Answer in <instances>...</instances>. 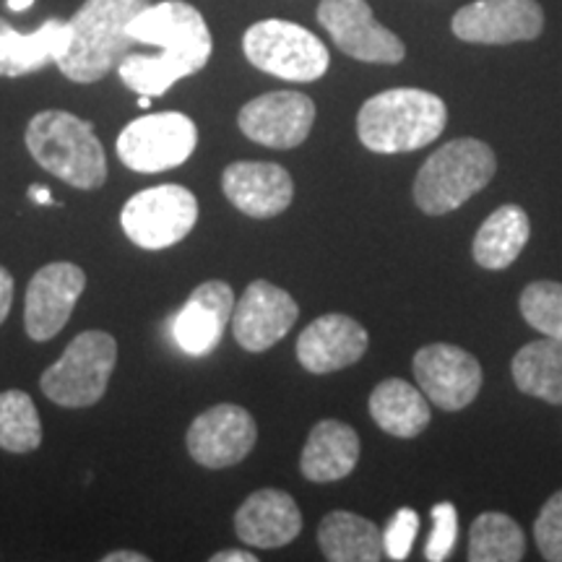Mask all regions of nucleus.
<instances>
[{
  "label": "nucleus",
  "mask_w": 562,
  "mask_h": 562,
  "mask_svg": "<svg viewBox=\"0 0 562 562\" xmlns=\"http://www.w3.org/2000/svg\"><path fill=\"white\" fill-rule=\"evenodd\" d=\"M222 191L250 220H271L290 209L292 175L273 161H232L222 175Z\"/></svg>",
  "instance_id": "nucleus-18"
},
{
  "label": "nucleus",
  "mask_w": 562,
  "mask_h": 562,
  "mask_svg": "<svg viewBox=\"0 0 562 562\" xmlns=\"http://www.w3.org/2000/svg\"><path fill=\"white\" fill-rule=\"evenodd\" d=\"M451 30L472 45H513L542 34L544 11L537 0H476L456 11Z\"/></svg>",
  "instance_id": "nucleus-14"
},
{
  "label": "nucleus",
  "mask_w": 562,
  "mask_h": 562,
  "mask_svg": "<svg viewBox=\"0 0 562 562\" xmlns=\"http://www.w3.org/2000/svg\"><path fill=\"white\" fill-rule=\"evenodd\" d=\"M199 222V199L186 186L146 188L131 195L121 211V227L133 245L144 250H165L191 235Z\"/></svg>",
  "instance_id": "nucleus-8"
},
{
  "label": "nucleus",
  "mask_w": 562,
  "mask_h": 562,
  "mask_svg": "<svg viewBox=\"0 0 562 562\" xmlns=\"http://www.w3.org/2000/svg\"><path fill=\"white\" fill-rule=\"evenodd\" d=\"M199 146V128L182 112H154L125 125L117 157L133 172H165L186 165Z\"/></svg>",
  "instance_id": "nucleus-9"
},
{
  "label": "nucleus",
  "mask_w": 562,
  "mask_h": 562,
  "mask_svg": "<svg viewBox=\"0 0 562 562\" xmlns=\"http://www.w3.org/2000/svg\"><path fill=\"white\" fill-rule=\"evenodd\" d=\"M456 539H459V513L453 503H438L432 508V531L427 539L425 558L430 562L446 560L453 552Z\"/></svg>",
  "instance_id": "nucleus-31"
},
{
  "label": "nucleus",
  "mask_w": 562,
  "mask_h": 562,
  "mask_svg": "<svg viewBox=\"0 0 562 562\" xmlns=\"http://www.w3.org/2000/svg\"><path fill=\"white\" fill-rule=\"evenodd\" d=\"M232 313H235V292L227 281H203L175 315L172 339L186 355L206 357L220 347Z\"/></svg>",
  "instance_id": "nucleus-17"
},
{
  "label": "nucleus",
  "mask_w": 562,
  "mask_h": 562,
  "mask_svg": "<svg viewBox=\"0 0 562 562\" xmlns=\"http://www.w3.org/2000/svg\"><path fill=\"white\" fill-rule=\"evenodd\" d=\"M149 5L151 0H87L68 21L70 42L55 66L76 83L102 81L136 45L128 24Z\"/></svg>",
  "instance_id": "nucleus-2"
},
{
  "label": "nucleus",
  "mask_w": 562,
  "mask_h": 562,
  "mask_svg": "<svg viewBox=\"0 0 562 562\" xmlns=\"http://www.w3.org/2000/svg\"><path fill=\"white\" fill-rule=\"evenodd\" d=\"M370 417L383 432L393 438H417L430 425V404L417 385L402 381V378H389L378 383L370 393Z\"/></svg>",
  "instance_id": "nucleus-23"
},
{
  "label": "nucleus",
  "mask_w": 562,
  "mask_h": 562,
  "mask_svg": "<svg viewBox=\"0 0 562 562\" xmlns=\"http://www.w3.org/2000/svg\"><path fill=\"white\" fill-rule=\"evenodd\" d=\"M70 42V26L63 19H47L37 32L19 34L5 19H0V76L34 74L55 63L66 53Z\"/></svg>",
  "instance_id": "nucleus-22"
},
{
  "label": "nucleus",
  "mask_w": 562,
  "mask_h": 562,
  "mask_svg": "<svg viewBox=\"0 0 562 562\" xmlns=\"http://www.w3.org/2000/svg\"><path fill=\"white\" fill-rule=\"evenodd\" d=\"M318 21L349 58L383 66H396L406 58L404 42L375 21L368 0H321Z\"/></svg>",
  "instance_id": "nucleus-10"
},
{
  "label": "nucleus",
  "mask_w": 562,
  "mask_h": 562,
  "mask_svg": "<svg viewBox=\"0 0 562 562\" xmlns=\"http://www.w3.org/2000/svg\"><path fill=\"white\" fill-rule=\"evenodd\" d=\"M315 102L300 91H269L250 100L237 115L240 131L269 149H294L311 136Z\"/></svg>",
  "instance_id": "nucleus-15"
},
{
  "label": "nucleus",
  "mask_w": 562,
  "mask_h": 562,
  "mask_svg": "<svg viewBox=\"0 0 562 562\" xmlns=\"http://www.w3.org/2000/svg\"><path fill=\"white\" fill-rule=\"evenodd\" d=\"M258 440L256 419L237 404H216L188 427V453L203 469H229L240 463Z\"/></svg>",
  "instance_id": "nucleus-13"
},
{
  "label": "nucleus",
  "mask_w": 562,
  "mask_h": 562,
  "mask_svg": "<svg viewBox=\"0 0 562 562\" xmlns=\"http://www.w3.org/2000/svg\"><path fill=\"white\" fill-rule=\"evenodd\" d=\"M318 544L323 558L331 562H378L385 558L383 531L349 510H334L323 518Z\"/></svg>",
  "instance_id": "nucleus-24"
},
{
  "label": "nucleus",
  "mask_w": 562,
  "mask_h": 562,
  "mask_svg": "<svg viewBox=\"0 0 562 562\" xmlns=\"http://www.w3.org/2000/svg\"><path fill=\"white\" fill-rule=\"evenodd\" d=\"M533 539L544 560L562 562V490L554 492L533 521Z\"/></svg>",
  "instance_id": "nucleus-30"
},
{
  "label": "nucleus",
  "mask_w": 562,
  "mask_h": 562,
  "mask_svg": "<svg viewBox=\"0 0 562 562\" xmlns=\"http://www.w3.org/2000/svg\"><path fill=\"white\" fill-rule=\"evenodd\" d=\"M30 199L34 203H42V206H47V203H53V193H50V188H45V186H32L30 188Z\"/></svg>",
  "instance_id": "nucleus-36"
},
{
  "label": "nucleus",
  "mask_w": 562,
  "mask_h": 562,
  "mask_svg": "<svg viewBox=\"0 0 562 562\" xmlns=\"http://www.w3.org/2000/svg\"><path fill=\"white\" fill-rule=\"evenodd\" d=\"M414 378L427 402L446 412H461L480 396L482 364L453 344H427L414 355Z\"/></svg>",
  "instance_id": "nucleus-11"
},
{
  "label": "nucleus",
  "mask_w": 562,
  "mask_h": 562,
  "mask_svg": "<svg viewBox=\"0 0 562 562\" xmlns=\"http://www.w3.org/2000/svg\"><path fill=\"white\" fill-rule=\"evenodd\" d=\"M529 214L516 203H505V206L492 211L480 232H476L472 245L474 261L490 271L508 269L521 256L526 243H529Z\"/></svg>",
  "instance_id": "nucleus-25"
},
{
  "label": "nucleus",
  "mask_w": 562,
  "mask_h": 562,
  "mask_svg": "<svg viewBox=\"0 0 562 562\" xmlns=\"http://www.w3.org/2000/svg\"><path fill=\"white\" fill-rule=\"evenodd\" d=\"M448 108L425 89H389L370 97L357 115V136L375 154H406L432 144L446 131Z\"/></svg>",
  "instance_id": "nucleus-3"
},
{
  "label": "nucleus",
  "mask_w": 562,
  "mask_h": 562,
  "mask_svg": "<svg viewBox=\"0 0 562 562\" xmlns=\"http://www.w3.org/2000/svg\"><path fill=\"white\" fill-rule=\"evenodd\" d=\"M211 562H258V554L245 550H222L211 554Z\"/></svg>",
  "instance_id": "nucleus-34"
},
{
  "label": "nucleus",
  "mask_w": 562,
  "mask_h": 562,
  "mask_svg": "<svg viewBox=\"0 0 562 562\" xmlns=\"http://www.w3.org/2000/svg\"><path fill=\"white\" fill-rule=\"evenodd\" d=\"M13 305V277L0 266V326L9 318Z\"/></svg>",
  "instance_id": "nucleus-33"
},
{
  "label": "nucleus",
  "mask_w": 562,
  "mask_h": 562,
  "mask_svg": "<svg viewBox=\"0 0 562 562\" xmlns=\"http://www.w3.org/2000/svg\"><path fill=\"white\" fill-rule=\"evenodd\" d=\"M26 149L42 170L79 191H97L108 180V157L94 125L66 110H42L26 125Z\"/></svg>",
  "instance_id": "nucleus-4"
},
{
  "label": "nucleus",
  "mask_w": 562,
  "mask_h": 562,
  "mask_svg": "<svg viewBox=\"0 0 562 562\" xmlns=\"http://www.w3.org/2000/svg\"><path fill=\"white\" fill-rule=\"evenodd\" d=\"M235 531L248 547L277 550L300 537L302 513L286 492L266 487L252 492L235 513Z\"/></svg>",
  "instance_id": "nucleus-20"
},
{
  "label": "nucleus",
  "mask_w": 562,
  "mask_h": 562,
  "mask_svg": "<svg viewBox=\"0 0 562 562\" xmlns=\"http://www.w3.org/2000/svg\"><path fill=\"white\" fill-rule=\"evenodd\" d=\"M42 442V422L32 396L24 391L0 393V448L9 453H32Z\"/></svg>",
  "instance_id": "nucleus-28"
},
{
  "label": "nucleus",
  "mask_w": 562,
  "mask_h": 562,
  "mask_svg": "<svg viewBox=\"0 0 562 562\" xmlns=\"http://www.w3.org/2000/svg\"><path fill=\"white\" fill-rule=\"evenodd\" d=\"M243 50L258 70L284 81H318L331 66L328 47L305 26L284 19L252 24L243 37Z\"/></svg>",
  "instance_id": "nucleus-7"
},
{
  "label": "nucleus",
  "mask_w": 562,
  "mask_h": 562,
  "mask_svg": "<svg viewBox=\"0 0 562 562\" xmlns=\"http://www.w3.org/2000/svg\"><path fill=\"white\" fill-rule=\"evenodd\" d=\"M300 318L294 297L271 281L258 279L245 290L232 313L235 341L248 351H266L279 344Z\"/></svg>",
  "instance_id": "nucleus-16"
},
{
  "label": "nucleus",
  "mask_w": 562,
  "mask_h": 562,
  "mask_svg": "<svg viewBox=\"0 0 562 562\" xmlns=\"http://www.w3.org/2000/svg\"><path fill=\"white\" fill-rule=\"evenodd\" d=\"M419 531V516L412 508L396 510L383 531V552L391 560H406Z\"/></svg>",
  "instance_id": "nucleus-32"
},
{
  "label": "nucleus",
  "mask_w": 562,
  "mask_h": 562,
  "mask_svg": "<svg viewBox=\"0 0 562 562\" xmlns=\"http://www.w3.org/2000/svg\"><path fill=\"white\" fill-rule=\"evenodd\" d=\"M104 562H149V554L133 552V550H115L104 554Z\"/></svg>",
  "instance_id": "nucleus-35"
},
{
  "label": "nucleus",
  "mask_w": 562,
  "mask_h": 562,
  "mask_svg": "<svg viewBox=\"0 0 562 562\" xmlns=\"http://www.w3.org/2000/svg\"><path fill=\"white\" fill-rule=\"evenodd\" d=\"M360 461V435L339 419H323L307 435L300 456V472L307 482H339L355 472Z\"/></svg>",
  "instance_id": "nucleus-21"
},
{
  "label": "nucleus",
  "mask_w": 562,
  "mask_h": 562,
  "mask_svg": "<svg viewBox=\"0 0 562 562\" xmlns=\"http://www.w3.org/2000/svg\"><path fill=\"white\" fill-rule=\"evenodd\" d=\"M128 34L140 45H157L161 55L128 53L117 66L123 83L136 94L161 97L175 83L206 68L214 50L206 19L186 0L149 5L128 24Z\"/></svg>",
  "instance_id": "nucleus-1"
},
{
  "label": "nucleus",
  "mask_w": 562,
  "mask_h": 562,
  "mask_svg": "<svg viewBox=\"0 0 562 562\" xmlns=\"http://www.w3.org/2000/svg\"><path fill=\"white\" fill-rule=\"evenodd\" d=\"M87 290V273L81 266L55 261L34 273L24 297V328L32 341H50L74 315L76 302Z\"/></svg>",
  "instance_id": "nucleus-12"
},
{
  "label": "nucleus",
  "mask_w": 562,
  "mask_h": 562,
  "mask_svg": "<svg viewBox=\"0 0 562 562\" xmlns=\"http://www.w3.org/2000/svg\"><path fill=\"white\" fill-rule=\"evenodd\" d=\"M495 151L480 138H456L422 165L414 180V201L430 216L451 214L495 178Z\"/></svg>",
  "instance_id": "nucleus-5"
},
{
  "label": "nucleus",
  "mask_w": 562,
  "mask_h": 562,
  "mask_svg": "<svg viewBox=\"0 0 562 562\" xmlns=\"http://www.w3.org/2000/svg\"><path fill=\"white\" fill-rule=\"evenodd\" d=\"M526 554V539L508 513L487 510L474 518L469 531V554L472 562H518Z\"/></svg>",
  "instance_id": "nucleus-27"
},
{
  "label": "nucleus",
  "mask_w": 562,
  "mask_h": 562,
  "mask_svg": "<svg viewBox=\"0 0 562 562\" xmlns=\"http://www.w3.org/2000/svg\"><path fill=\"white\" fill-rule=\"evenodd\" d=\"M34 3V0H5V5H9V9L11 11H26V9H30V5Z\"/></svg>",
  "instance_id": "nucleus-37"
},
{
  "label": "nucleus",
  "mask_w": 562,
  "mask_h": 562,
  "mask_svg": "<svg viewBox=\"0 0 562 562\" xmlns=\"http://www.w3.org/2000/svg\"><path fill=\"white\" fill-rule=\"evenodd\" d=\"M370 347V336L355 318L328 313L315 318L297 339V360L307 372L326 375L360 362Z\"/></svg>",
  "instance_id": "nucleus-19"
},
{
  "label": "nucleus",
  "mask_w": 562,
  "mask_h": 562,
  "mask_svg": "<svg viewBox=\"0 0 562 562\" xmlns=\"http://www.w3.org/2000/svg\"><path fill=\"white\" fill-rule=\"evenodd\" d=\"M518 391L542 398L547 404H562V341H529L516 351L510 364Z\"/></svg>",
  "instance_id": "nucleus-26"
},
{
  "label": "nucleus",
  "mask_w": 562,
  "mask_h": 562,
  "mask_svg": "<svg viewBox=\"0 0 562 562\" xmlns=\"http://www.w3.org/2000/svg\"><path fill=\"white\" fill-rule=\"evenodd\" d=\"M117 364V341L108 331H83L68 344L63 357L40 378V389L53 404L87 409L102 402Z\"/></svg>",
  "instance_id": "nucleus-6"
},
{
  "label": "nucleus",
  "mask_w": 562,
  "mask_h": 562,
  "mask_svg": "<svg viewBox=\"0 0 562 562\" xmlns=\"http://www.w3.org/2000/svg\"><path fill=\"white\" fill-rule=\"evenodd\" d=\"M524 321L547 339L562 341V284L560 281H533L518 300Z\"/></svg>",
  "instance_id": "nucleus-29"
}]
</instances>
